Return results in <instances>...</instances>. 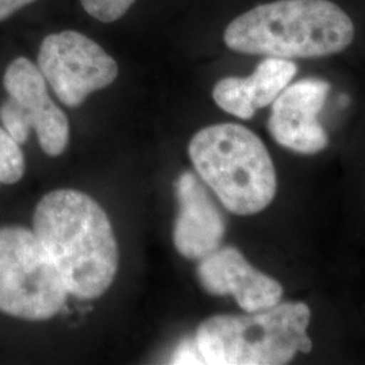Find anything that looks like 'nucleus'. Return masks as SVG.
Returning a JSON list of instances; mask_svg holds the SVG:
<instances>
[{"instance_id":"nucleus-12","label":"nucleus","mask_w":365,"mask_h":365,"mask_svg":"<svg viewBox=\"0 0 365 365\" xmlns=\"http://www.w3.org/2000/svg\"><path fill=\"white\" fill-rule=\"evenodd\" d=\"M214 102L221 107L223 111L240 118L252 119L256 108L249 101L248 95L244 88L242 78H225L220 80L212 90Z\"/></svg>"},{"instance_id":"nucleus-10","label":"nucleus","mask_w":365,"mask_h":365,"mask_svg":"<svg viewBox=\"0 0 365 365\" xmlns=\"http://www.w3.org/2000/svg\"><path fill=\"white\" fill-rule=\"evenodd\" d=\"M179 214L173 244L182 257L202 260L221 247L226 223L215 202L195 173L184 172L176 182Z\"/></svg>"},{"instance_id":"nucleus-4","label":"nucleus","mask_w":365,"mask_h":365,"mask_svg":"<svg viewBox=\"0 0 365 365\" xmlns=\"http://www.w3.org/2000/svg\"><path fill=\"white\" fill-rule=\"evenodd\" d=\"M312 312L306 303L284 302L269 309L214 315L197 327L195 342L205 364L282 365L309 353Z\"/></svg>"},{"instance_id":"nucleus-1","label":"nucleus","mask_w":365,"mask_h":365,"mask_svg":"<svg viewBox=\"0 0 365 365\" xmlns=\"http://www.w3.org/2000/svg\"><path fill=\"white\" fill-rule=\"evenodd\" d=\"M33 232L52 256L69 295L96 299L115 279L117 240L95 199L76 190H56L39 200Z\"/></svg>"},{"instance_id":"nucleus-15","label":"nucleus","mask_w":365,"mask_h":365,"mask_svg":"<svg viewBox=\"0 0 365 365\" xmlns=\"http://www.w3.org/2000/svg\"><path fill=\"white\" fill-rule=\"evenodd\" d=\"M170 363L172 364H205L203 357L197 349L195 339L182 341L173 353Z\"/></svg>"},{"instance_id":"nucleus-7","label":"nucleus","mask_w":365,"mask_h":365,"mask_svg":"<svg viewBox=\"0 0 365 365\" xmlns=\"http://www.w3.org/2000/svg\"><path fill=\"white\" fill-rule=\"evenodd\" d=\"M37 66L68 107H78L92 92L108 87L119 72L117 61L99 43L75 30L42 39Z\"/></svg>"},{"instance_id":"nucleus-9","label":"nucleus","mask_w":365,"mask_h":365,"mask_svg":"<svg viewBox=\"0 0 365 365\" xmlns=\"http://www.w3.org/2000/svg\"><path fill=\"white\" fill-rule=\"evenodd\" d=\"M196 272L206 292L215 297H235L245 313L269 309L283 297L282 284L256 269L233 247H220L203 257Z\"/></svg>"},{"instance_id":"nucleus-11","label":"nucleus","mask_w":365,"mask_h":365,"mask_svg":"<svg viewBox=\"0 0 365 365\" xmlns=\"http://www.w3.org/2000/svg\"><path fill=\"white\" fill-rule=\"evenodd\" d=\"M297 72L298 66L288 58H264L249 78H242L249 101L256 110L272 105L289 86Z\"/></svg>"},{"instance_id":"nucleus-8","label":"nucleus","mask_w":365,"mask_h":365,"mask_svg":"<svg viewBox=\"0 0 365 365\" xmlns=\"http://www.w3.org/2000/svg\"><path fill=\"white\" fill-rule=\"evenodd\" d=\"M329 91L330 84L322 78H303L289 84L272 103L268 130L274 141L299 155L325 150L329 137L318 115Z\"/></svg>"},{"instance_id":"nucleus-13","label":"nucleus","mask_w":365,"mask_h":365,"mask_svg":"<svg viewBox=\"0 0 365 365\" xmlns=\"http://www.w3.org/2000/svg\"><path fill=\"white\" fill-rule=\"evenodd\" d=\"M25 170L26 163L21 146L4 128H0V184L19 182Z\"/></svg>"},{"instance_id":"nucleus-16","label":"nucleus","mask_w":365,"mask_h":365,"mask_svg":"<svg viewBox=\"0 0 365 365\" xmlns=\"http://www.w3.org/2000/svg\"><path fill=\"white\" fill-rule=\"evenodd\" d=\"M34 1L37 0H0V22L7 21L16 11Z\"/></svg>"},{"instance_id":"nucleus-14","label":"nucleus","mask_w":365,"mask_h":365,"mask_svg":"<svg viewBox=\"0 0 365 365\" xmlns=\"http://www.w3.org/2000/svg\"><path fill=\"white\" fill-rule=\"evenodd\" d=\"M134 1L135 0H80L87 14L103 24L120 19L129 11Z\"/></svg>"},{"instance_id":"nucleus-3","label":"nucleus","mask_w":365,"mask_h":365,"mask_svg":"<svg viewBox=\"0 0 365 365\" xmlns=\"http://www.w3.org/2000/svg\"><path fill=\"white\" fill-rule=\"evenodd\" d=\"M199 178L237 215L267 209L276 195L274 161L260 138L238 123H218L197 131L188 145Z\"/></svg>"},{"instance_id":"nucleus-5","label":"nucleus","mask_w":365,"mask_h":365,"mask_svg":"<svg viewBox=\"0 0 365 365\" xmlns=\"http://www.w3.org/2000/svg\"><path fill=\"white\" fill-rule=\"evenodd\" d=\"M69 291L52 256L33 230L0 227V312L26 321L51 319Z\"/></svg>"},{"instance_id":"nucleus-6","label":"nucleus","mask_w":365,"mask_h":365,"mask_svg":"<svg viewBox=\"0 0 365 365\" xmlns=\"http://www.w3.org/2000/svg\"><path fill=\"white\" fill-rule=\"evenodd\" d=\"M3 86L9 95L0 106V122L6 131L21 145L34 130L48 156L63 155L69 143V120L49 96L38 66L26 57H16L4 72Z\"/></svg>"},{"instance_id":"nucleus-2","label":"nucleus","mask_w":365,"mask_h":365,"mask_svg":"<svg viewBox=\"0 0 365 365\" xmlns=\"http://www.w3.org/2000/svg\"><path fill=\"white\" fill-rule=\"evenodd\" d=\"M354 38L348 14L330 0H274L233 19L223 39L233 52L280 58H319Z\"/></svg>"}]
</instances>
